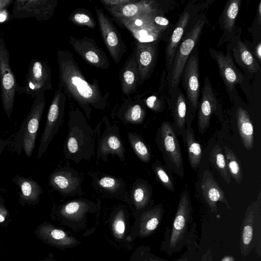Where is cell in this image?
<instances>
[{
  "instance_id": "15",
  "label": "cell",
  "mask_w": 261,
  "mask_h": 261,
  "mask_svg": "<svg viewBox=\"0 0 261 261\" xmlns=\"http://www.w3.org/2000/svg\"><path fill=\"white\" fill-rule=\"evenodd\" d=\"M139 72V85L148 79L153 69L157 55L156 44L151 42H137L134 49Z\"/></svg>"
},
{
  "instance_id": "8",
  "label": "cell",
  "mask_w": 261,
  "mask_h": 261,
  "mask_svg": "<svg viewBox=\"0 0 261 261\" xmlns=\"http://www.w3.org/2000/svg\"><path fill=\"white\" fill-rule=\"evenodd\" d=\"M261 223L259 216L256 215L252 206L248 207L241 226L240 249L241 255L246 257L254 248L260 256Z\"/></svg>"
},
{
  "instance_id": "50",
  "label": "cell",
  "mask_w": 261,
  "mask_h": 261,
  "mask_svg": "<svg viewBox=\"0 0 261 261\" xmlns=\"http://www.w3.org/2000/svg\"><path fill=\"white\" fill-rule=\"evenodd\" d=\"M257 16L259 23H260L261 20V2H259L257 11Z\"/></svg>"
},
{
  "instance_id": "23",
  "label": "cell",
  "mask_w": 261,
  "mask_h": 261,
  "mask_svg": "<svg viewBox=\"0 0 261 261\" xmlns=\"http://www.w3.org/2000/svg\"><path fill=\"white\" fill-rule=\"evenodd\" d=\"M238 129L244 146L248 150L253 147L254 128L247 111L239 107L236 113Z\"/></svg>"
},
{
  "instance_id": "17",
  "label": "cell",
  "mask_w": 261,
  "mask_h": 261,
  "mask_svg": "<svg viewBox=\"0 0 261 261\" xmlns=\"http://www.w3.org/2000/svg\"><path fill=\"white\" fill-rule=\"evenodd\" d=\"M201 189L203 197L212 212L217 213V203L219 201L224 203L227 208L231 209L224 192L211 173L207 170L203 174Z\"/></svg>"
},
{
  "instance_id": "13",
  "label": "cell",
  "mask_w": 261,
  "mask_h": 261,
  "mask_svg": "<svg viewBox=\"0 0 261 261\" xmlns=\"http://www.w3.org/2000/svg\"><path fill=\"white\" fill-rule=\"evenodd\" d=\"M154 15L155 12L117 22L126 28L138 42H151L158 39L161 31L153 22Z\"/></svg>"
},
{
  "instance_id": "27",
  "label": "cell",
  "mask_w": 261,
  "mask_h": 261,
  "mask_svg": "<svg viewBox=\"0 0 261 261\" xmlns=\"http://www.w3.org/2000/svg\"><path fill=\"white\" fill-rule=\"evenodd\" d=\"M226 165L230 176L240 185L243 180L241 163L234 152L227 146L224 147Z\"/></svg>"
},
{
  "instance_id": "18",
  "label": "cell",
  "mask_w": 261,
  "mask_h": 261,
  "mask_svg": "<svg viewBox=\"0 0 261 261\" xmlns=\"http://www.w3.org/2000/svg\"><path fill=\"white\" fill-rule=\"evenodd\" d=\"M213 58L226 88L230 91L233 90L236 85L242 82L243 76L236 67L232 58L228 53L225 55L221 51H215Z\"/></svg>"
},
{
  "instance_id": "6",
  "label": "cell",
  "mask_w": 261,
  "mask_h": 261,
  "mask_svg": "<svg viewBox=\"0 0 261 261\" xmlns=\"http://www.w3.org/2000/svg\"><path fill=\"white\" fill-rule=\"evenodd\" d=\"M204 25V20L198 21L176 51L171 67L170 85L172 90L178 87L186 63L199 40Z\"/></svg>"
},
{
  "instance_id": "14",
  "label": "cell",
  "mask_w": 261,
  "mask_h": 261,
  "mask_svg": "<svg viewBox=\"0 0 261 261\" xmlns=\"http://www.w3.org/2000/svg\"><path fill=\"white\" fill-rule=\"evenodd\" d=\"M190 55L186 63L181 77L183 87L192 108L196 109L200 93L199 59L196 50Z\"/></svg>"
},
{
  "instance_id": "29",
  "label": "cell",
  "mask_w": 261,
  "mask_h": 261,
  "mask_svg": "<svg viewBox=\"0 0 261 261\" xmlns=\"http://www.w3.org/2000/svg\"><path fill=\"white\" fill-rule=\"evenodd\" d=\"M164 213L162 205L159 206L150 211L146 215L143 222V231L146 234L153 232L159 225Z\"/></svg>"
},
{
  "instance_id": "5",
  "label": "cell",
  "mask_w": 261,
  "mask_h": 261,
  "mask_svg": "<svg viewBox=\"0 0 261 261\" xmlns=\"http://www.w3.org/2000/svg\"><path fill=\"white\" fill-rule=\"evenodd\" d=\"M67 97L60 89H57L49 106L44 129L40 140L37 157L40 159L46 152L63 120Z\"/></svg>"
},
{
  "instance_id": "52",
  "label": "cell",
  "mask_w": 261,
  "mask_h": 261,
  "mask_svg": "<svg viewBox=\"0 0 261 261\" xmlns=\"http://www.w3.org/2000/svg\"><path fill=\"white\" fill-rule=\"evenodd\" d=\"M221 261H234L232 257L226 256Z\"/></svg>"
},
{
  "instance_id": "35",
  "label": "cell",
  "mask_w": 261,
  "mask_h": 261,
  "mask_svg": "<svg viewBox=\"0 0 261 261\" xmlns=\"http://www.w3.org/2000/svg\"><path fill=\"white\" fill-rule=\"evenodd\" d=\"M135 148L142 160L147 162L150 159V154L145 144L141 141H138L135 144Z\"/></svg>"
},
{
  "instance_id": "41",
  "label": "cell",
  "mask_w": 261,
  "mask_h": 261,
  "mask_svg": "<svg viewBox=\"0 0 261 261\" xmlns=\"http://www.w3.org/2000/svg\"><path fill=\"white\" fill-rule=\"evenodd\" d=\"M134 198L136 202L141 203L147 199L146 192L141 188H137L135 190L134 194Z\"/></svg>"
},
{
  "instance_id": "49",
  "label": "cell",
  "mask_w": 261,
  "mask_h": 261,
  "mask_svg": "<svg viewBox=\"0 0 261 261\" xmlns=\"http://www.w3.org/2000/svg\"><path fill=\"white\" fill-rule=\"evenodd\" d=\"M255 54L259 61L261 60V44L259 42L255 49Z\"/></svg>"
},
{
  "instance_id": "3",
  "label": "cell",
  "mask_w": 261,
  "mask_h": 261,
  "mask_svg": "<svg viewBox=\"0 0 261 261\" xmlns=\"http://www.w3.org/2000/svg\"><path fill=\"white\" fill-rule=\"evenodd\" d=\"M44 92L38 93L35 97L30 112L23 120L14 140L13 145L18 154L21 149L28 158L33 152L39 123L45 106Z\"/></svg>"
},
{
  "instance_id": "43",
  "label": "cell",
  "mask_w": 261,
  "mask_h": 261,
  "mask_svg": "<svg viewBox=\"0 0 261 261\" xmlns=\"http://www.w3.org/2000/svg\"><path fill=\"white\" fill-rule=\"evenodd\" d=\"M80 208V204L76 202H72L67 204L65 207V211L68 214L75 213Z\"/></svg>"
},
{
  "instance_id": "25",
  "label": "cell",
  "mask_w": 261,
  "mask_h": 261,
  "mask_svg": "<svg viewBox=\"0 0 261 261\" xmlns=\"http://www.w3.org/2000/svg\"><path fill=\"white\" fill-rule=\"evenodd\" d=\"M233 55L238 57L241 65L250 72H255L259 69V66L254 55L249 48L241 40L237 43V47L233 48Z\"/></svg>"
},
{
  "instance_id": "33",
  "label": "cell",
  "mask_w": 261,
  "mask_h": 261,
  "mask_svg": "<svg viewBox=\"0 0 261 261\" xmlns=\"http://www.w3.org/2000/svg\"><path fill=\"white\" fill-rule=\"evenodd\" d=\"M155 173L163 186L170 191H174L175 189L171 178L165 169L161 166L155 168Z\"/></svg>"
},
{
  "instance_id": "22",
  "label": "cell",
  "mask_w": 261,
  "mask_h": 261,
  "mask_svg": "<svg viewBox=\"0 0 261 261\" xmlns=\"http://www.w3.org/2000/svg\"><path fill=\"white\" fill-rule=\"evenodd\" d=\"M12 180L19 188L18 194L20 202L35 203L38 201L42 190L36 181L18 175H15Z\"/></svg>"
},
{
  "instance_id": "12",
  "label": "cell",
  "mask_w": 261,
  "mask_h": 261,
  "mask_svg": "<svg viewBox=\"0 0 261 261\" xmlns=\"http://www.w3.org/2000/svg\"><path fill=\"white\" fill-rule=\"evenodd\" d=\"M68 41L75 51L90 65L102 69L109 68V58L94 39L88 37L79 39L70 36Z\"/></svg>"
},
{
  "instance_id": "24",
  "label": "cell",
  "mask_w": 261,
  "mask_h": 261,
  "mask_svg": "<svg viewBox=\"0 0 261 261\" xmlns=\"http://www.w3.org/2000/svg\"><path fill=\"white\" fill-rule=\"evenodd\" d=\"M186 143L189 163L193 169H196L200 163L202 150L193 129L189 126L186 131Z\"/></svg>"
},
{
  "instance_id": "9",
  "label": "cell",
  "mask_w": 261,
  "mask_h": 261,
  "mask_svg": "<svg viewBox=\"0 0 261 261\" xmlns=\"http://www.w3.org/2000/svg\"><path fill=\"white\" fill-rule=\"evenodd\" d=\"M161 149L166 162L179 176L184 175V164L179 143L170 124L164 122L160 128Z\"/></svg>"
},
{
  "instance_id": "46",
  "label": "cell",
  "mask_w": 261,
  "mask_h": 261,
  "mask_svg": "<svg viewBox=\"0 0 261 261\" xmlns=\"http://www.w3.org/2000/svg\"><path fill=\"white\" fill-rule=\"evenodd\" d=\"M8 214V212L4 205V199L0 197V223L5 221Z\"/></svg>"
},
{
  "instance_id": "16",
  "label": "cell",
  "mask_w": 261,
  "mask_h": 261,
  "mask_svg": "<svg viewBox=\"0 0 261 261\" xmlns=\"http://www.w3.org/2000/svg\"><path fill=\"white\" fill-rule=\"evenodd\" d=\"M218 100L208 77L204 80L198 113V128L199 133L205 132L210 125L211 117L216 110Z\"/></svg>"
},
{
  "instance_id": "47",
  "label": "cell",
  "mask_w": 261,
  "mask_h": 261,
  "mask_svg": "<svg viewBox=\"0 0 261 261\" xmlns=\"http://www.w3.org/2000/svg\"><path fill=\"white\" fill-rule=\"evenodd\" d=\"M13 0H0V14L13 3Z\"/></svg>"
},
{
  "instance_id": "26",
  "label": "cell",
  "mask_w": 261,
  "mask_h": 261,
  "mask_svg": "<svg viewBox=\"0 0 261 261\" xmlns=\"http://www.w3.org/2000/svg\"><path fill=\"white\" fill-rule=\"evenodd\" d=\"M210 159L225 181L229 184L231 182V176L226 165L225 156L219 145H216L212 149L210 153Z\"/></svg>"
},
{
  "instance_id": "32",
  "label": "cell",
  "mask_w": 261,
  "mask_h": 261,
  "mask_svg": "<svg viewBox=\"0 0 261 261\" xmlns=\"http://www.w3.org/2000/svg\"><path fill=\"white\" fill-rule=\"evenodd\" d=\"M197 238H192L188 241L186 251L175 261H201L197 251Z\"/></svg>"
},
{
  "instance_id": "2",
  "label": "cell",
  "mask_w": 261,
  "mask_h": 261,
  "mask_svg": "<svg viewBox=\"0 0 261 261\" xmlns=\"http://www.w3.org/2000/svg\"><path fill=\"white\" fill-rule=\"evenodd\" d=\"M193 220L190 195L186 189L180 195L171 228H166L161 250L171 256L186 247L189 240Z\"/></svg>"
},
{
  "instance_id": "40",
  "label": "cell",
  "mask_w": 261,
  "mask_h": 261,
  "mask_svg": "<svg viewBox=\"0 0 261 261\" xmlns=\"http://www.w3.org/2000/svg\"><path fill=\"white\" fill-rule=\"evenodd\" d=\"M154 24L161 30L160 29L165 28L169 25V20L161 16L154 15L152 18Z\"/></svg>"
},
{
  "instance_id": "48",
  "label": "cell",
  "mask_w": 261,
  "mask_h": 261,
  "mask_svg": "<svg viewBox=\"0 0 261 261\" xmlns=\"http://www.w3.org/2000/svg\"><path fill=\"white\" fill-rule=\"evenodd\" d=\"M116 231L118 233H123L125 230V225L122 221L118 220L115 224Z\"/></svg>"
},
{
  "instance_id": "1",
  "label": "cell",
  "mask_w": 261,
  "mask_h": 261,
  "mask_svg": "<svg viewBox=\"0 0 261 261\" xmlns=\"http://www.w3.org/2000/svg\"><path fill=\"white\" fill-rule=\"evenodd\" d=\"M59 89L69 99L76 102L88 112L90 107L104 108L109 93L103 94L97 79L92 83L87 81L72 53L67 50L57 51Z\"/></svg>"
},
{
  "instance_id": "10",
  "label": "cell",
  "mask_w": 261,
  "mask_h": 261,
  "mask_svg": "<svg viewBox=\"0 0 261 261\" xmlns=\"http://www.w3.org/2000/svg\"><path fill=\"white\" fill-rule=\"evenodd\" d=\"M12 16L15 19L34 17L38 21L49 20L58 5L57 0H16Z\"/></svg>"
},
{
  "instance_id": "39",
  "label": "cell",
  "mask_w": 261,
  "mask_h": 261,
  "mask_svg": "<svg viewBox=\"0 0 261 261\" xmlns=\"http://www.w3.org/2000/svg\"><path fill=\"white\" fill-rule=\"evenodd\" d=\"M143 112V109L140 105H134L130 110L131 119L134 121H138L141 118Z\"/></svg>"
},
{
  "instance_id": "11",
  "label": "cell",
  "mask_w": 261,
  "mask_h": 261,
  "mask_svg": "<svg viewBox=\"0 0 261 261\" xmlns=\"http://www.w3.org/2000/svg\"><path fill=\"white\" fill-rule=\"evenodd\" d=\"M95 12L103 41L111 57L117 64L126 51V45L112 20L103 10L96 8Z\"/></svg>"
},
{
  "instance_id": "45",
  "label": "cell",
  "mask_w": 261,
  "mask_h": 261,
  "mask_svg": "<svg viewBox=\"0 0 261 261\" xmlns=\"http://www.w3.org/2000/svg\"><path fill=\"white\" fill-rule=\"evenodd\" d=\"M109 146L113 149L116 150L120 147L121 144L118 139L115 136L110 137L108 139Z\"/></svg>"
},
{
  "instance_id": "38",
  "label": "cell",
  "mask_w": 261,
  "mask_h": 261,
  "mask_svg": "<svg viewBox=\"0 0 261 261\" xmlns=\"http://www.w3.org/2000/svg\"><path fill=\"white\" fill-rule=\"evenodd\" d=\"M147 106L154 111H159L161 108V103L157 97L154 95L149 96L146 99Z\"/></svg>"
},
{
  "instance_id": "19",
  "label": "cell",
  "mask_w": 261,
  "mask_h": 261,
  "mask_svg": "<svg viewBox=\"0 0 261 261\" xmlns=\"http://www.w3.org/2000/svg\"><path fill=\"white\" fill-rule=\"evenodd\" d=\"M116 21L155 12L152 2L134 0L130 3L115 8H105Z\"/></svg>"
},
{
  "instance_id": "21",
  "label": "cell",
  "mask_w": 261,
  "mask_h": 261,
  "mask_svg": "<svg viewBox=\"0 0 261 261\" xmlns=\"http://www.w3.org/2000/svg\"><path fill=\"white\" fill-rule=\"evenodd\" d=\"M190 17L188 11L182 14L169 40L166 49V65L168 70L171 67L176 51L188 25Z\"/></svg>"
},
{
  "instance_id": "36",
  "label": "cell",
  "mask_w": 261,
  "mask_h": 261,
  "mask_svg": "<svg viewBox=\"0 0 261 261\" xmlns=\"http://www.w3.org/2000/svg\"><path fill=\"white\" fill-rule=\"evenodd\" d=\"M41 233H43L45 236H49L48 238L53 240H62L66 238L65 233L63 231L58 229H53L48 232L46 230L42 231Z\"/></svg>"
},
{
  "instance_id": "31",
  "label": "cell",
  "mask_w": 261,
  "mask_h": 261,
  "mask_svg": "<svg viewBox=\"0 0 261 261\" xmlns=\"http://www.w3.org/2000/svg\"><path fill=\"white\" fill-rule=\"evenodd\" d=\"M68 19L75 24L86 26L91 29H94L96 26L92 15L85 9H78L72 12Z\"/></svg>"
},
{
  "instance_id": "37",
  "label": "cell",
  "mask_w": 261,
  "mask_h": 261,
  "mask_svg": "<svg viewBox=\"0 0 261 261\" xmlns=\"http://www.w3.org/2000/svg\"><path fill=\"white\" fill-rule=\"evenodd\" d=\"M134 0H100V2L105 8H115L126 5L133 2Z\"/></svg>"
},
{
  "instance_id": "20",
  "label": "cell",
  "mask_w": 261,
  "mask_h": 261,
  "mask_svg": "<svg viewBox=\"0 0 261 261\" xmlns=\"http://www.w3.org/2000/svg\"><path fill=\"white\" fill-rule=\"evenodd\" d=\"M120 80L124 94L128 96L136 91L139 85V72L134 50L120 72Z\"/></svg>"
},
{
  "instance_id": "7",
  "label": "cell",
  "mask_w": 261,
  "mask_h": 261,
  "mask_svg": "<svg viewBox=\"0 0 261 261\" xmlns=\"http://www.w3.org/2000/svg\"><path fill=\"white\" fill-rule=\"evenodd\" d=\"M51 73L49 66L42 60L32 58L28 66L24 85L19 86L18 93H23L33 98L39 93L52 87Z\"/></svg>"
},
{
  "instance_id": "4",
  "label": "cell",
  "mask_w": 261,
  "mask_h": 261,
  "mask_svg": "<svg viewBox=\"0 0 261 261\" xmlns=\"http://www.w3.org/2000/svg\"><path fill=\"white\" fill-rule=\"evenodd\" d=\"M0 88L3 107L9 118L13 109L15 95L19 86L10 65L9 52L5 40L0 38Z\"/></svg>"
},
{
  "instance_id": "42",
  "label": "cell",
  "mask_w": 261,
  "mask_h": 261,
  "mask_svg": "<svg viewBox=\"0 0 261 261\" xmlns=\"http://www.w3.org/2000/svg\"><path fill=\"white\" fill-rule=\"evenodd\" d=\"M115 179L110 177H103L99 181L100 185L106 188H112L115 185Z\"/></svg>"
},
{
  "instance_id": "30",
  "label": "cell",
  "mask_w": 261,
  "mask_h": 261,
  "mask_svg": "<svg viewBox=\"0 0 261 261\" xmlns=\"http://www.w3.org/2000/svg\"><path fill=\"white\" fill-rule=\"evenodd\" d=\"M187 113L186 101L184 95L179 91L176 99L173 109L175 122L177 127L183 129L185 127Z\"/></svg>"
},
{
  "instance_id": "34",
  "label": "cell",
  "mask_w": 261,
  "mask_h": 261,
  "mask_svg": "<svg viewBox=\"0 0 261 261\" xmlns=\"http://www.w3.org/2000/svg\"><path fill=\"white\" fill-rule=\"evenodd\" d=\"M50 184L60 189H65L69 185L68 179L60 174L53 175L50 179Z\"/></svg>"
},
{
  "instance_id": "28",
  "label": "cell",
  "mask_w": 261,
  "mask_h": 261,
  "mask_svg": "<svg viewBox=\"0 0 261 261\" xmlns=\"http://www.w3.org/2000/svg\"><path fill=\"white\" fill-rule=\"evenodd\" d=\"M226 5L223 12V25L228 32H231L234 25L241 5L240 0H231Z\"/></svg>"
},
{
  "instance_id": "51",
  "label": "cell",
  "mask_w": 261,
  "mask_h": 261,
  "mask_svg": "<svg viewBox=\"0 0 261 261\" xmlns=\"http://www.w3.org/2000/svg\"><path fill=\"white\" fill-rule=\"evenodd\" d=\"M8 140L3 141L2 140H0V154L2 152L3 148L6 146V143L7 142Z\"/></svg>"
},
{
  "instance_id": "44",
  "label": "cell",
  "mask_w": 261,
  "mask_h": 261,
  "mask_svg": "<svg viewBox=\"0 0 261 261\" xmlns=\"http://www.w3.org/2000/svg\"><path fill=\"white\" fill-rule=\"evenodd\" d=\"M67 147L69 151L71 153H75L78 149V144L76 139L73 137H70L67 142Z\"/></svg>"
}]
</instances>
